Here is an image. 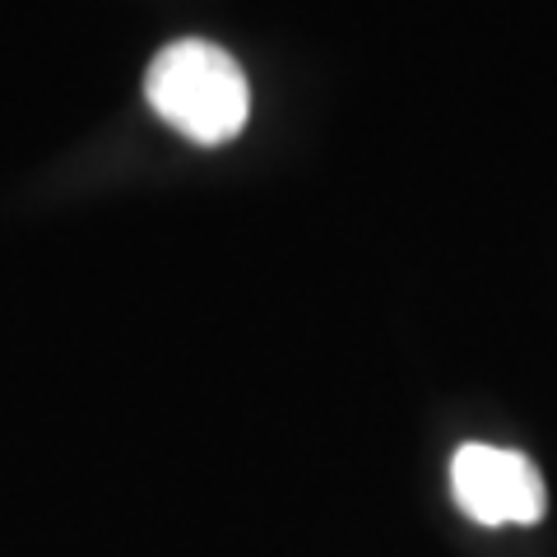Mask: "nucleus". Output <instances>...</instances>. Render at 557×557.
<instances>
[{"instance_id": "f03ea898", "label": "nucleus", "mask_w": 557, "mask_h": 557, "mask_svg": "<svg viewBox=\"0 0 557 557\" xmlns=\"http://www.w3.org/2000/svg\"><path fill=\"white\" fill-rule=\"evenodd\" d=\"M450 493H456L460 511L479 525H534L544 520L548 493L539 469L520 456V450L465 442L450 460Z\"/></svg>"}, {"instance_id": "f257e3e1", "label": "nucleus", "mask_w": 557, "mask_h": 557, "mask_svg": "<svg viewBox=\"0 0 557 557\" xmlns=\"http://www.w3.org/2000/svg\"><path fill=\"white\" fill-rule=\"evenodd\" d=\"M145 98L196 145H228L251 116V84L242 65L205 38L168 42L145 70Z\"/></svg>"}]
</instances>
